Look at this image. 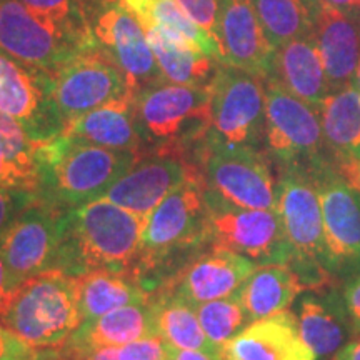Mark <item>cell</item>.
I'll list each match as a JSON object with an SVG mask.
<instances>
[{
    "label": "cell",
    "mask_w": 360,
    "mask_h": 360,
    "mask_svg": "<svg viewBox=\"0 0 360 360\" xmlns=\"http://www.w3.org/2000/svg\"><path fill=\"white\" fill-rule=\"evenodd\" d=\"M147 219L105 199L67 209L52 267L74 277L92 272L132 276Z\"/></svg>",
    "instance_id": "cell-1"
},
{
    "label": "cell",
    "mask_w": 360,
    "mask_h": 360,
    "mask_svg": "<svg viewBox=\"0 0 360 360\" xmlns=\"http://www.w3.org/2000/svg\"><path fill=\"white\" fill-rule=\"evenodd\" d=\"M139 157L60 134L40 143L39 195L64 209L98 200Z\"/></svg>",
    "instance_id": "cell-2"
},
{
    "label": "cell",
    "mask_w": 360,
    "mask_h": 360,
    "mask_svg": "<svg viewBox=\"0 0 360 360\" xmlns=\"http://www.w3.org/2000/svg\"><path fill=\"white\" fill-rule=\"evenodd\" d=\"M205 245H212L209 205L204 180L195 167L148 215L132 276L148 292L155 282V274Z\"/></svg>",
    "instance_id": "cell-3"
},
{
    "label": "cell",
    "mask_w": 360,
    "mask_h": 360,
    "mask_svg": "<svg viewBox=\"0 0 360 360\" xmlns=\"http://www.w3.org/2000/svg\"><path fill=\"white\" fill-rule=\"evenodd\" d=\"M82 323L79 277L51 269L13 292L4 326L35 349H60Z\"/></svg>",
    "instance_id": "cell-4"
},
{
    "label": "cell",
    "mask_w": 360,
    "mask_h": 360,
    "mask_svg": "<svg viewBox=\"0 0 360 360\" xmlns=\"http://www.w3.org/2000/svg\"><path fill=\"white\" fill-rule=\"evenodd\" d=\"M135 117L143 147L180 155L199 146L210 127V92L207 87L160 82L134 97Z\"/></svg>",
    "instance_id": "cell-5"
},
{
    "label": "cell",
    "mask_w": 360,
    "mask_h": 360,
    "mask_svg": "<svg viewBox=\"0 0 360 360\" xmlns=\"http://www.w3.org/2000/svg\"><path fill=\"white\" fill-rule=\"evenodd\" d=\"M277 210L292 247V270L305 290L327 287L334 277L327 270L322 205L312 170L278 172Z\"/></svg>",
    "instance_id": "cell-6"
},
{
    "label": "cell",
    "mask_w": 360,
    "mask_h": 360,
    "mask_svg": "<svg viewBox=\"0 0 360 360\" xmlns=\"http://www.w3.org/2000/svg\"><path fill=\"white\" fill-rule=\"evenodd\" d=\"M94 47L92 30L53 20L20 0H0V51L22 64L53 74Z\"/></svg>",
    "instance_id": "cell-7"
},
{
    "label": "cell",
    "mask_w": 360,
    "mask_h": 360,
    "mask_svg": "<svg viewBox=\"0 0 360 360\" xmlns=\"http://www.w3.org/2000/svg\"><path fill=\"white\" fill-rule=\"evenodd\" d=\"M197 148V169L205 193L244 209L277 210V180L270 159L260 148L207 141Z\"/></svg>",
    "instance_id": "cell-8"
},
{
    "label": "cell",
    "mask_w": 360,
    "mask_h": 360,
    "mask_svg": "<svg viewBox=\"0 0 360 360\" xmlns=\"http://www.w3.org/2000/svg\"><path fill=\"white\" fill-rule=\"evenodd\" d=\"M264 152L278 172L315 170L332 162L323 141L321 112L274 80H265Z\"/></svg>",
    "instance_id": "cell-9"
},
{
    "label": "cell",
    "mask_w": 360,
    "mask_h": 360,
    "mask_svg": "<svg viewBox=\"0 0 360 360\" xmlns=\"http://www.w3.org/2000/svg\"><path fill=\"white\" fill-rule=\"evenodd\" d=\"M209 92L210 127L204 139L264 150L265 80L220 64Z\"/></svg>",
    "instance_id": "cell-10"
},
{
    "label": "cell",
    "mask_w": 360,
    "mask_h": 360,
    "mask_svg": "<svg viewBox=\"0 0 360 360\" xmlns=\"http://www.w3.org/2000/svg\"><path fill=\"white\" fill-rule=\"evenodd\" d=\"M205 200L214 245L237 252L257 265L290 262L292 247L278 210L229 205L207 193Z\"/></svg>",
    "instance_id": "cell-11"
},
{
    "label": "cell",
    "mask_w": 360,
    "mask_h": 360,
    "mask_svg": "<svg viewBox=\"0 0 360 360\" xmlns=\"http://www.w3.org/2000/svg\"><path fill=\"white\" fill-rule=\"evenodd\" d=\"M0 114L11 117L35 142L64 132L65 120L53 98L51 72L34 69L0 51Z\"/></svg>",
    "instance_id": "cell-12"
},
{
    "label": "cell",
    "mask_w": 360,
    "mask_h": 360,
    "mask_svg": "<svg viewBox=\"0 0 360 360\" xmlns=\"http://www.w3.org/2000/svg\"><path fill=\"white\" fill-rule=\"evenodd\" d=\"M322 205L327 270L332 277L360 274V192L332 162L312 170Z\"/></svg>",
    "instance_id": "cell-13"
},
{
    "label": "cell",
    "mask_w": 360,
    "mask_h": 360,
    "mask_svg": "<svg viewBox=\"0 0 360 360\" xmlns=\"http://www.w3.org/2000/svg\"><path fill=\"white\" fill-rule=\"evenodd\" d=\"M52 80L53 98L65 124L105 103L135 96L124 70L98 45L53 72Z\"/></svg>",
    "instance_id": "cell-14"
},
{
    "label": "cell",
    "mask_w": 360,
    "mask_h": 360,
    "mask_svg": "<svg viewBox=\"0 0 360 360\" xmlns=\"http://www.w3.org/2000/svg\"><path fill=\"white\" fill-rule=\"evenodd\" d=\"M65 210L39 197L2 233L0 252L13 289L51 270Z\"/></svg>",
    "instance_id": "cell-15"
},
{
    "label": "cell",
    "mask_w": 360,
    "mask_h": 360,
    "mask_svg": "<svg viewBox=\"0 0 360 360\" xmlns=\"http://www.w3.org/2000/svg\"><path fill=\"white\" fill-rule=\"evenodd\" d=\"M90 30L98 47L127 75L134 94L167 82L141 20L120 2H105L94 13Z\"/></svg>",
    "instance_id": "cell-16"
},
{
    "label": "cell",
    "mask_w": 360,
    "mask_h": 360,
    "mask_svg": "<svg viewBox=\"0 0 360 360\" xmlns=\"http://www.w3.org/2000/svg\"><path fill=\"white\" fill-rule=\"evenodd\" d=\"M259 265L220 245H210L192 259L162 292L197 309L210 300L237 294Z\"/></svg>",
    "instance_id": "cell-17"
},
{
    "label": "cell",
    "mask_w": 360,
    "mask_h": 360,
    "mask_svg": "<svg viewBox=\"0 0 360 360\" xmlns=\"http://www.w3.org/2000/svg\"><path fill=\"white\" fill-rule=\"evenodd\" d=\"M195 165L182 155L152 152L137 162L107 191L102 199L148 219L152 210L193 172Z\"/></svg>",
    "instance_id": "cell-18"
},
{
    "label": "cell",
    "mask_w": 360,
    "mask_h": 360,
    "mask_svg": "<svg viewBox=\"0 0 360 360\" xmlns=\"http://www.w3.org/2000/svg\"><path fill=\"white\" fill-rule=\"evenodd\" d=\"M219 47L222 64L269 79L276 51L260 25L252 0H219Z\"/></svg>",
    "instance_id": "cell-19"
},
{
    "label": "cell",
    "mask_w": 360,
    "mask_h": 360,
    "mask_svg": "<svg viewBox=\"0 0 360 360\" xmlns=\"http://www.w3.org/2000/svg\"><path fill=\"white\" fill-rule=\"evenodd\" d=\"M295 317L315 360L334 359L357 335L344 295L335 289H312L300 297Z\"/></svg>",
    "instance_id": "cell-20"
},
{
    "label": "cell",
    "mask_w": 360,
    "mask_h": 360,
    "mask_svg": "<svg viewBox=\"0 0 360 360\" xmlns=\"http://www.w3.org/2000/svg\"><path fill=\"white\" fill-rule=\"evenodd\" d=\"M224 360H315L302 340L295 314L283 312L250 322L222 345Z\"/></svg>",
    "instance_id": "cell-21"
},
{
    "label": "cell",
    "mask_w": 360,
    "mask_h": 360,
    "mask_svg": "<svg viewBox=\"0 0 360 360\" xmlns=\"http://www.w3.org/2000/svg\"><path fill=\"white\" fill-rule=\"evenodd\" d=\"M267 80H274L294 97L321 110L322 103L330 96V87L314 34L276 49Z\"/></svg>",
    "instance_id": "cell-22"
},
{
    "label": "cell",
    "mask_w": 360,
    "mask_h": 360,
    "mask_svg": "<svg viewBox=\"0 0 360 360\" xmlns=\"http://www.w3.org/2000/svg\"><path fill=\"white\" fill-rule=\"evenodd\" d=\"M314 37L321 51L330 94L350 87L360 58V22L322 0Z\"/></svg>",
    "instance_id": "cell-23"
},
{
    "label": "cell",
    "mask_w": 360,
    "mask_h": 360,
    "mask_svg": "<svg viewBox=\"0 0 360 360\" xmlns=\"http://www.w3.org/2000/svg\"><path fill=\"white\" fill-rule=\"evenodd\" d=\"M134 97L127 96L74 117L65 124L62 134L98 147L132 150L139 154L143 141L135 117Z\"/></svg>",
    "instance_id": "cell-24"
},
{
    "label": "cell",
    "mask_w": 360,
    "mask_h": 360,
    "mask_svg": "<svg viewBox=\"0 0 360 360\" xmlns=\"http://www.w3.org/2000/svg\"><path fill=\"white\" fill-rule=\"evenodd\" d=\"M159 335L152 300L107 312L89 323H80L65 347H122L130 342ZM64 347V345H62Z\"/></svg>",
    "instance_id": "cell-25"
},
{
    "label": "cell",
    "mask_w": 360,
    "mask_h": 360,
    "mask_svg": "<svg viewBox=\"0 0 360 360\" xmlns=\"http://www.w3.org/2000/svg\"><path fill=\"white\" fill-rule=\"evenodd\" d=\"M304 289L289 264H274L259 265L237 294L250 323L287 310Z\"/></svg>",
    "instance_id": "cell-26"
},
{
    "label": "cell",
    "mask_w": 360,
    "mask_h": 360,
    "mask_svg": "<svg viewBox=\"0 0 360 360\" xmlns=\"http://www.w3.org/2000/svg\"><path fill=\"white\" fill-rule=\"evenodd\" d=\"M323 141L332 164L360 160V92L345 87L330 94L321 107Z\"/></svg>",
    "instance_id": "cell-27"
},
{
    "label": "cell",
    "mask_w": 360,
    "mask_h": 360,
    "mask_svg": "<svg viewBox=\"0 0 360 360\" xmlns=\"http://www.w3.org/2000/svg\"><path fill=\"white\" fill-rule=\"evenodd\" d=\"M157 64L167 82L207 87L212 82L220 62L186 44L175 42L159 27H143Z\"/></svg>",
    "instance_id": "cell-28"
},
{
    "label": "cell",
    "mask_w": 360,
    "mask_h": 360,
    "mask_svg": "<svg viewBox=\"0 0 360 360\" xmlns=\"http://www.w3.org/2000/svg\"><path fill=\"white\" fill-rule=\"evenodd\" d=\"M122 6L134 13L142 27H159L175 42L217 58L222 64V53L219 44L207 35L195 22L187 17L180 8L177 0H119Z\"/></svg>",
    "instance_id": "cell-29"
},
{
    "label": "cell",
    "mask_w": 360,
    "mask_h": 360,
    "mask_svg": "<svg viewBox=\"0 0 360 360\" xmlns=\"http://www.w3.org/2000/svg\"><path fill=\"white\" fill-rule=\"evenodd\" d=\"M80 315L89 323L101 315L132 304L150 300L148 292L134 276L114 272H92L79 277Z\"/></svg>",
    "instance_id": "cell-30"
},
{
    "label": "cell",
    "mask_w": 360,
    "mask_h": 360,
    "mask_svg": "<svg viewBox=\"0 0 360 360\" xmlns=\"http://www.w3.org/2000/svg\"><path fill=\"white\" fill-rule=\"evenodd\" d=\"M274 51L290 40L312 35L322 0H252Z\"/></svg>",
    "instance_id": "cell-31"
},
{
    "label": "cell",
    "mask_w": 360,
    "mask_h": 360,
    "mask_svg": "<svg viewBox=\"0 0 360 360\" xmlns=\"http://www.w3.org/2000/svg\"><path fill=\"white\" fill-rule=\"evenodd\" d=\"M150 300L155 312L157 334L165 342L179 349L222 352V347L215 345L207 337L195 309L165 292H160L157 297H150Z\"/></svg>",
    "instance_id": "cell-32"
},
{
    "label": "cell",
    "mask_w": 360,
    "mask_h": 360,
    "mask_svg": "<svg viewBox=\"0 0 360 360\" xmlns=\"http://www.w3.org/2000/svg\"><path fill=\"white\" fill-rule=\"evenodd\" d=\"M195 312L207 337L219 347L233 339L249 323L238 294L200 304Z\"/></svg>",
    "instance_id": "cell-33"
},
{
    "label": "cell",
    "mask_w": 360,
    "mask_h": 360,
    "mask_svg": "<svg viewBox=\"0 0 360 360\" xmlns=\"http://www.w3.org/2000/svg\"><path fill=\"white\" fill-rule=\"evenodd\" d=\"M40 143L30 139L15 120L0 114V150L37 192Z\"/></svg>",
    "instance_id": "cell-34"
},
{
    "label": "cell",
    "mask_w": 360,
    "mask_h": 360,
    "mask_svg": "<svg viewBox=\"0 0 360 360\" xmlns=\"http://www.w3.org/2000/svg\"><path fill=\"white\" fill-rule=\"evenodd\" d=\"M20 2L53 20L64 22L80 30H90L82 0H20Z\"/></svg>",
    "instance_id": "cell-35"
},
{
    "label": "cell",
    "mask_w": 360,
    "mask_h": 360,
    "mask_svg": "<svg viewBox=\"0 0 360 360\" xmlns=\"http://www.w3.org/2000/svg\"><path fill=\"white\" fill-rule=\"evenodd\" d=\"M39 197L37 192L29 191V188L0 186V237L7 231L8 225Z\"/></svg>",
    "instance_id": "cell-36"
},
{
    "label": "cell",
    "mask_w": 360,
    "mask_h": 360,
    "mask_svg": "<svg viewBox=\"0 0 360 360\" xmlns=\"http://www.w3.org/2000/svg\"><path fill=\"white\" fill-rule=\"evenodd\" d=\"M192 22L219 44V0H177Z\"/></svg>",
    "instance_id": "cell-37"
},
{
    "label": "cell",
    "mask_w": 360,
    "mask_h": 360,
    "mask_svg": "<svg viewBox=\"0 0 360 360\" xmlns=\"http://www.w3.org/2000/svg\"><path fill=\"white\" fill-rule=\"evenodd\" d=\"M117 360H167V342L160 335L130 342L117 347Z\"/></svg>",
    "instance_id": "cell-38"
},
{
    "label": "cell",
    "mask_w": 360,
    "mask_h": 360,
    "mask_svg": "<svg viewBox=\"0 0 360 360\" xmlns=\"http://www.w3.org/2000/svg\"><path fill=\"white\" fill-rule=\"evenodd\" d=\"M37 350L0 326V360H35Z\"/></svg>",
    "instance_id": "cell-39"
},
{
    "label": "cell",
    "mask_w": 360,
    "mask_h": 360,
    "mask_svg": "<svg viewBox=\"0 0 360 360\" xmlns=\"http://www.w3.org/2000/svg\"><path fill=\"white\" fill-rule=\"evenodd\" d=\"M342 295H344L345 305H347V310L352 317V322L355 326V330H360V274L359 276H354L347 278L344 289H342Z\"/></svg>",
    "instance_id": "cell-40"
},
{
    "label": "cell",
    "mask_w": 360,
    "mask_h": 360,
    "mask_svg": "<svg viewBox=\"0 0 360 360\" xmlns=\"http://www.w3.org/2000/svg\"><path fill=\"white\" fill-rule=\"evenodd\" d=\"M0 186L22 187V188H29V191L37 192L29 182H27V179L24 177V175H22L19 170L13 167V165L11 164V160L4 155L2 150H0Z\"/></svg>",
    "instance_id": "cell-41"
},
{
    "label": "cell",
    "mask_w": 360,
    "mask_h": 360,
    "mask_svg": "<svg viewBox=\"0 0 360 360\" xmlns=\"http://www.w3.org/2000/svg\"><path fill=\"white\" fill-rule=\"evenodd\" d=\"M167 360H224L222 352L179 349L167 342Z\"/></svg>",
    "instance_id": "cell-42"
},
{
    "label": "cell",
    "mask_w": 360,
    "mask_h": 360,
    "mask_svg": "<svg viewBox=\"0 0 360 360\" xmlns=\"http://www.w3.org/2000/svg\"><path fill=\"white\" fill-rule=\"evenodd\" d=\"M13 292H15V289H13L11 278H8L6 262H4L2 252H0V319L6 314L8 304H11L12 300Z\"/></svg>",
    "instance_id": "cell-43"
},
{
    "label": "cell",
    "mask_w": 360,
    "mask_h": 360,
    "mask_svg": "<svg viewBox=\"0 0 360 360\" xmlns=\"http://www.w3.org/2000/svg\"><path fill=\"white\" fill-rule=\"evenodd\" d=\"M342 177L352 186L355 191L360 192V160L355 162H345V164L334 165Z\"/></svg>",
    "instance_id": "cell-44"
},
{
    "label": "cell",
    "mask_w": 360,
    "mask_h": 360,
    "mask_svg": "<svg viewBox=\"0 0 360 360\" xmlns=\"http://www.w3.org/2000/svg\"><path fill=\"white\" fill-rule=\"evenodd\" d=\"M328 6L339 8L344 13L360 22V0H323Z\"/></svg>",
    "instance_id": "cell-45"
},
{
    "label": "cell",
    "mask_w": 360,
    "mask_h": 360,
    "mask_svg": "<svg viewBox=\"0 0 360 360\" xmlns=\"http://www.w3.org/2000/svg\"><path fill=\"white\" fill-rule=\"evenodd\" d=\"M332 360H360V339L350 340Z\"/></svg>",
    "instance_id": "cell-46"
},
{
    "label": "cell",
    "mask_w": 360,
    "mask_h": 360,
    "mask_svg": "<svg viewBox=\"0 0 360 360\" xmlns=\"http://www.w3.org/2000/svg\"><path fill=\"white\" fill-rule=\"evenodd\" d=\"M56 359V349H47L42 350V352H37V355H35V360H53Z\"/></svg>",
    "instance_id": "cell-47"
},
{
    "label": "cell",
    "mask_w": 360,
    "mask_h": 360,
    "mask_svg": "<svg viewBox=\"0 0 360 360\" xmlns=\"http://www.w3.org/2000/svg\"><path fill=\"white\" fill-rule=\"evenodd\" d=\"M352 87H355L360 92V58H359V64H357V69H355V74H354V80H352Z\"/></svg>",
    "instance_id": "cell-48"
},
{
    "label": "cell",
    "mask_w": 360,
    "mask_h": 360,
    "mask_svg": "<svg viewBox=\"0 0 360 360\" xmlns=\"http://www.w3.org/2000/svg\"><path fill=\"white\" fill-rule=\"evenodd\" d=\"M53 360H69V359H64V357H60V355H58V350L56 349V359Z\"/></svg>",
    "instance_id": "cell-49"
},
{
    "label": "cell",
    "mask_w": 360,
    "mask_h": 360,
    "mask_svg": "<svg viewBox=\"0 0 360 360\" xmlns=\"http://www.w3.org/2000/svg\"><path fill=\"white\" fill-rule=\"evenodd\" d=\"M359 335H360V330H359Z\"/></svg>",
    "instance_id": "cell-50"
}]
</instances>
